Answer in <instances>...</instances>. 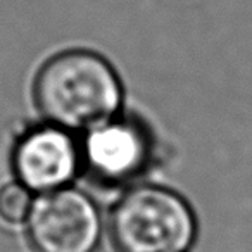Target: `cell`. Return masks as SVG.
I'll list each match as a JSON object with an SVG mask.
<instances>
[{
    "mask_svg": "<svg viewBox=\"0 0 252 252\" xmlns=\"http://www.w3.org/2000/svg\"><path fill=\"white\" fill-rule=\"evenodd\" d=\"M33 100L47 123L83 135L121 114L125 92L104 56L73 49L43 63L33 83Z\"/></svg>",
    "mask_w": 252,
    "mask_h": 252,
    "instance_id": "cell-1",
    "label": "cell"
},
{
    "mask_svg": "<svg viewBox=\"0 0 252 252\" xmlns=\"http://www.w3.org/2000/svg\"><path fill=\"white\" fill-rule=\"evenodd\" d=\"M119 252H185L197 233L192 207L164 187L140 185L125 193L111 214Z\"/></svg>",
    "mask_w": 252,
    "mask_h": 252,
    "instance_id": "cell-2",
    "label": "cell"
},
{
    "mask_svg": "<svg viewBox=\"0 0 252 252\" xmlns=\"http://www.w3.org/2000/svg\"><path fill=\"white\" fill-rule=\"evenodd\" d=\"M26 226L38 252H94L102 235L95 202L71 185L35 195Z\"/></svg>",
    "mask_w": 252,
    "mask_h": 252,
    "instance_id": "cell-3",
    "label": "cell"
},
{
    "mask_svg": "<svg viewBox=\"0 0 252 252\" xmlns=\"http://www.w3.org/2000/svg\"><path fill=\"white\" fill-rule=\"evenodd\" d=\"M16 180L35 195L69 187L83 168L81 135L52 123L28 126L11 154Z\"/></svg>",
    "mask_w": 252,
    "mask_h": 252,
    "instance_id": "cell-4",
    "label": "cell"
},
{
    "mask_svg": "<svg viewBox=\"0 0 252 252\" xmlns=\"http://www.w3.org/2000/svg\"><path fill=\"white\" fill-rule=\"evenodd\" d=\"M152 137L142 123L118 114L81 135L83 168L105 183L140 176L152 159Z\"/></svg>",
    "mask_w": 252,
    "mask_h": 252,
    "instance_id": "cell-5",
    "label": "cell"
},
{
    "mask_svg": "<svg viewBox=\"0 0 252 252\" xmlns=\"http://www.w3.org/2000/svg\"><path fill=\"white\" fill-rule=\"evenodd\" d=\"M35 193L21 182H5L0 185V223L7 226L26 224Z\"/></svg>",
    "mask_w": 252,
    "mask_h": 252,
    "instance_id": "cell-6",
    "label": "cell"
}]
</instances>
